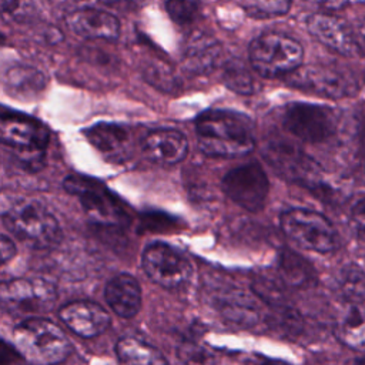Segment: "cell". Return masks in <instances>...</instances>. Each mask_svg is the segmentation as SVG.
Listing matches in <instances>:
<instances>
[{"label":"cell","mask_w":365,"mask_h":365,"mask_svg":"<svg viewBox=\"0 0 365 365\" xmlns=\"http://www.w3.org/2000/svg\"><path fill=\"white\" fill-rule=\"evenodd\" d=\"M198 145L211 157H241L254 148L247 117L227 110H207L195 120Z\"/></svg>","instance_id":"cell-1"},{"label":"cell","mask_w":365,"mask_h":365,"mask_svg":"<svg viewBox=\"0 0 365 365\" xmlns=\"http://www.w3.org/2000/svg\"><path fill=\"white\" fill-rule=\"evenodd\" d=\"M16 351L33 365H57L67 359L71 342L60 327L46 318H26L13 329Z\"/></svg>","instance_id":"cell-2"},{"label":"cell","mask_w":365,"mask_h":365,"mask_svg":"<svg viewBox=\"0 0 365 365\" xmlns=\"http://www.w3.org/2000/svg\"><path fill=\"white\" fill-rule=\"evenodd\" d=\"M0 130L4 150L21 168L36 173L44 165L48 133L40 121L20 113L3 111Z\"/></svg>","instance_id":"cell-3"},{"label":"cell","mask_w":365,"mask_h":365,"mask_svg":"<svg viewBox=\"0 0 365 365\" xmlns=\"http://www.w3.org/2000/svg\"><path fill=\"white\" fill-rule=\"evenodd\" d=\"M4 227L31 248L47 250L56 247L63 232L56 217L38 201L21 200L3 212Z\"/></svg>","instance_id":"cell-4"},{"label":"cell","mask_w":365,"mask_h":365,"mask_svg":"<svg viewBox=\"0 0 365 365\" xmlns=\"http://www.w3.org/2000/svg\"><path fill=\"white\" fill-rule=\"evenodd\" d=\"M302 46L282 33H264L250 44V61L262 77L289 76L301 67Z\"/></svg>","instance_id":"cell-5"},{"label":"cell","mask_w":365,"mask_h":365,"mask_svg":"<svg viewBox=\"0 0 365 365\" xmlns=\"http://www.w3.org/2000/svg\"><path fill=\"white\" fill-rule=\"evenodd\" d=\"M281 228L291 241L305 250L329 254L339 247V235L332 222L312 210L285 211L281 215Z\"/></svg>","instance_id":"cell-6"},{"label":"cell","mask_w":365,"mask_h":365,"mask_svg":"<svg viewBox=\"0 0 365 365\" xmlns=\"http://www.w3.org/2000/svg\"><path fill=\"white\" fill-rule=\"evenodd\" d=\"M262 155L282 178L309 188L319 187L322 170L299 147L284 140H269L262 148Z\"/></svg>","instance_id":"cell-7"},{"label":"cell","mask_w":365,"mask_h":365,"mask_svg":"<svg viewBox=\"0 0 365 365\" xmlns=\"http://www.w3.org/2000/svg\"><path fill=\"white\" fill-rule=\"evenodd\" d=\"M57 301L56 287L44 278H16L1 284V304L14 315L50 311Z\"/></svg>","instance_id":"cell-8"},{"label":"cell","mask_w":365,"mask_h":365,"mask_svg":"<svg viewBox=\"0 0 365 365\" xmlns=\"http://www.w3.org/2000/svg\"><path fill=\"white\" fill-rule=\"evenodd\" d=\"M64 188L71 195H76L86 212L96 221L107 225L124 224L127 214L115 197L98 181L84 175H68L64 180Z\"/></svg>","instance_id":"cell-9"},{"label":"cell","mask_w":365,"mask_h":365,"mask_svg":"<svg viewBox=\"0 0 365 365\" xmlns=\"http://www.w3.org/2000/svg\"><path fill=\"white\" fill-rule=\"evenodd\" d=\"M141 265L153 282L168 289L182 287L192 274L190 261L178 250L164 242L150 244L143 252Z\"/></svg>","instance_id":"cell-10"},{"label":"cell","mask_w":365,"mask_h":365,"mask_svg":"<svg viewBox=\"0 0 365 365\" xmlns=\"http://www.w3.org/2000/svg\"><path fill=\"white\" fill-rule=\"evenodd\" d=\"M222 190L237 205L247 211L257 212L262 210L265 204L269 182L258 163H247L224 175Z\"/></svg>","instance_id":"cell-11"},{"label":"cell","mask_w":365,"mask_h":365,"mask_svg":"<svg viewBox=\"0 0 365 365\" xmlns=\"http://www.w3.org/2000/svg\"><path fill=\"white\" fill-rule=\"evenodd\" d=\"M294 87L307 90L328 98H341L356 93L358 78L342 68L334 66L299 67L288 76Z\"/></svg>","instance_id":"cell-12"},{"label":"cell","mask_w":365,"mask_h":365,"mask_svg":"<svg viewBox=\"0 0 365 365\" xmlns=\"http://www.w3.org/2000/svg\"><path fill=\"white\" fill-rule=\"evenodd\" d=\"M285 128L307 143H322L334 135L336 121L332 110L318 104L294 103L284 114Z\"/></svg>","instance_id":"cell-13"},{"label":"cell","mask_w":365,"mask_h":365,"mask_svg":"<svg viewBox=\"0 0 365 365\" xmlns=\"http://www.w3.org/2000/svg\"><path fill=\"white\" fill-rule=\"evenodd\" d=\"M307 29L318 41L339 54L356 56L361 51L356 36L344 20L334 14L312 13L307 19Z\"/></svg>","instance_id":"cell-14"},{"label":"cell","mask_w":365,"mask_h":365,"mask_svg":"<svg viewBox=\"0 0 365 365\" xmlns=\"http://www.w3.org/2000/svg\"><path fill=\"white\" fill-rule=\"evenodd\" d=\"M61 322L83 338H94L110 327L108 312L93 301H73L58 309Z\"/></svg>","instance_id":"cell-15"},{"label":"cell","mask_w":365,"mask_h":365,"mask_svg":"<svg viewBox=\"0 0 365 365\" xmlns=\"http://www.w3.org/2000/svg\"><path fill=\"white\" fill-rule=\"evenodd\" d=\"M212 304L227 322L237 327L250 328L261 319V308L257 299L240 288L228 287L215 291Z\"/></svg>","instance_id":"cell-16"},{"label":"cell","mask_w":365,"mask_h":365,"mask_svg":"<svg viewBox=\"0 0 365 365\" xmlns=\"http://www.w3.org/2000/svg\"><path fill=\"white\" fill-rule=\"evenodd\" d=\"M66 21L74 34L88 40H114L120 34L118 19L100 9H77L67 16Z\"/></svg>","instance_id":"cell-17"},{"label":"cell","mask_w":365,"mask_h":365,"mask_svg":"<svg viewBox=\"0 0 365 365\" xmlns=\"http://www.w3.org/2000/svg\"><path fill=\"white\" fill-rule=\"evenodd\" d=\"M141 150L148 160L161 165H173L185 158L188 141L177 130L160 128L150 131L141 140Z\"/></svg>","instance_id":"cell-18"},{"label":"cell","mask_w":365,"mask_h":365,"mask_svg":"<svg viewBox=\"0 0 365 365\" xmlns=\"http://www.w3.org/2000/svg\"><path fill=\"white\" fill-rule=\"evenodd\" d=\"M107 305L121 318H133L141 308V288L130 274H118L104 288Z\"/></svg>","instance_id":"cell-19"},{"label":"cell","mask_w":365,"mask_h":365,"mask_svg":"<svg viewBox=\"0 0 365 365\" xmlns=\"http://www.w3.org/2000/svg\"><path fill=\"white\" fill-rule=\"evenodd\" d=\"M220 54L221 46L212 36L195 31L185 41L182 66L191 74H205L214 68Z\"/></svg>","instance_id":"cell-20"},{"label":"cell","mask_w":365,"mask_h":365,"mask_svg":"<svg viewBox=\"0 0 365 365\" xmlns=\"http://www.w3.org/2000/svg\"><path fill=\"white\" fill-rule=\"evenodd\" d=\"M88 141L107 158L124 161L130 155V133L117 124H96L87 130Z\"/></svg>","instance_id":"cell-21"},{"label":"cell","mask_w":365,"mask_h":365,"mask_svg":"<svg viewBox=\"0 0 365 365\" xmlns=\"http://www.w3.org/2000/svg\"><path fill=\"white\" fill-rule=\"evenodd\" d=\"M115 354L120 365H168L165 356L155 346L134 336L118 339Z\"/></svg>","instance_id":"cell-22"},{"label":"cell","mask_w":365,"mask_h":365,"mask_svg":"<svg viewBox=\"0 0 365 365\" xmlns=\"http://www.w3.org/2000/svg\"><path fill=\"white\" fill-rule=\"evenodd\" d=\"M278 275L284 285L305 288L315 282L314 267L299 254L291 250H282L278 258Z\"/></svg>","instance_id":"cell-23"},{"label":"cell","mask_w":365,"mask_h":365,"mask_svg":"<svg viewBox=\"0 0 365 365\" xmlns=\"http://www.w3.org/2000/svg\"><path fill=\"white\" fill-rule=\"evenodd\" d=\"M335 335L345 346L365 354V312L352 307L338 321Z\"/></svg>","instance_id":"cell-24"},{"label":"cell","mask_w":365,"mask_h":365,"mask_svg":"<svg viewBox=\"0 0 365 365\" xmlns=\"http://www.w3.org/2000/svg\"><path fill=\"white\" fill-rule=\"evenodd\" d=\"M4 84L10 94L19 96V97H33L36 93L41 91L44 87V77L40 71L19 66V67H10L4 77Z\"/></svg>","instance_id":"cell-25"},{"label":"cell","mask_w":365,"mask_h":365,"mask_svg":"<svg viewBox=\"0 0 365 365\" xmlns=\"http://www.w3.org/2000/svg\"><path fill=\"white\" fill-rule=\"evenodd\" d=\"M222 80L230 90L238 94L248 96L255 90V81L250 68L238 58H231L224 64Z\"/></svg>","instance_id":"cell-26"},{"label":"cell","mask_w":365,"mask_h":365,"mask_svg":"<svg viewBox=\"0 0 365 365\" xmlns=\"http://www.w3.org/2000/svg\"><path fill=\"white\" fill-rule=\"evenodd\" d=\"M339 289L352 307L365 305V269L356 265L345 268L339 278Z\"/></svg>","instance_id":"cell-27"},{"label":"cell","mask_w":365,"mask_h":365,"mask_svg":"<svg viewBox=\"0 0 365 365\" xmlns=\"http://www.w3.org/2000/svg\"><path fill=\"white\" fill-rule=\"evenodd\" d=\"M245 13L254 19L277 17L288 13L289 1H248L241 4Z\"/></svg>","instance_id":"cell-28"},{"label":"cell","mask_w":365,"mask_h":365,"mask_svg":"<svg viewBox=\"0 0 365 365\" xmlns=\"http://www.w3.org/2000/svg\"><path fill=\"white\" fill-rule=\"evenodd\" d=\"M170 16L177 23H188L191 21L200 7V3L194 1H168L165 4Z\"/></svg>","instance_id":"cell-29"},{"label":"cell","mask_w":365,"mask_h":365,"mask_svg":"<svg viewBox=\"0 0 365 365\" xmlns=\"http://www.w3.org/2000/svg\"><path fill=\"white\" fill-rule=\"evenodd\" d=\"M145 77L148 81L154 83L160 88H173V73H170L165 67L160 66H150L145 68Z\"/></svg>","instance_id":"cell-30"},{"label":"cell","mask_w":365,"mask_h":365,"mask_svg":"<svg viewBox=\"0 0 365 365\" xmlns=\"http://www.w3.org/2000/svg\"><path fill=\"white\" fill-rule=\"evenodd\" d=\"M351 224L355 234L365 241V197L361 198L351 210Z\"/></svg>","instance_id":"cell-31"},{"label":"cell","mask_w":365,"mask_h":365,"mask_svg":"<svg viewBox=\"0 0 365 365\" xmlns=\"http://www.w3.org/2000/svg\"><path fill=\"white\" fill-rule=\"evenodd\" d=\"M0 251H1V262L3 264H6L16 254V247H14L13 241L7 235H1Z\"/></svg>","instance_id":"cell-32"},{"label":"cell","mask_w":365,"mask_h":365,"mask_svg":"<svg viewBox=\"0 0 365 365\" xmlns=\"http://www.w3.org/2000/svg\"><path fill=\"white\" fill-rule=\"evenodd\" d=\"M356 38H358V43H359L361 48H364V50H365V19H364V20L361 21V24H359Z\"/></svg>","instance_id":"cell-33"},{"label":"cell","mask_w":365,"mask_h":365,"mask_svg":"<svg viewBox=\"0 0 365 365\" xmlns=\"http://www.w3.org/2000/svg\"><path fill=\"white\" fill-rule=\"evenodd\" d=\"M20 6V3L19 1H7V0H3L1 1V10L4 11V13H7V11H13L16 7H19Z\"/></svg>","instance_id":"cell-34"},{"label":"cell","mask_w":365,"mask_h":365,"mask_svg":"<svg viewBox=\"0 0 365 365\" xmlns=\"http://www.w3.org/2000/svg\"><path fill=\"white\" fill-rule=\"evenodd\" d=\"M261 365H291L288 362H284V361H272V359H265L261 362Z\"/></svg>","instance_id":"cell-35"},{"label":"cell","mask_w":365,"mask_h":365,"mask_svg":"<svg viewBox=\"0 0 365 365\" xmlns=\"http://www.w3.org/2000/svg\"><path fill=\"white\" fill-rule=\"evenodd\" d=\"M201 365H215V364L211 362V359H208V356H205V359L202 361ZM224 365H235V364H224Z\"/></svg>","instance_id":"cell-36"},{"label":"cell","mask_w":365,"mask_h":365,"mask_svg":"<svg viewBox=\"0 0 365 365\" xmlns=\"http://www.w3.org/2000/svg\"><path fill=\"white\" fill-rule=\"evenodd\" d=\"M10 365H16V364H11V362H10Z\"/></svg>","instance_id":"cell-37"}]
</instances>
